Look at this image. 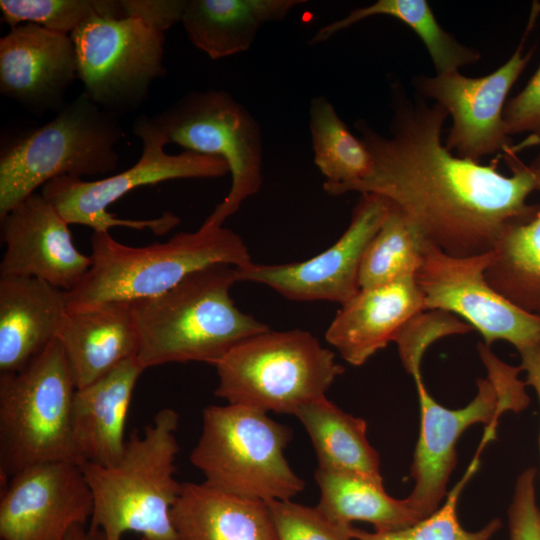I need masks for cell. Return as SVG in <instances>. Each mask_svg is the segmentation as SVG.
<instances>
[{"label": "cell", "instance_id": "obj_1", "mask_svg": "<svg viewBox=\"0 0 540 540\" xmlns=\"http://www.w3.org/2000/svg\"><path fill=\"white\" fill-rule=\"evenodd\" d=\"M390 100L389 135L365 120L354 124L373 169L352 192L386 198L449 255L493 251L505 227L533 210L527 199L540 191V178L512 146L504 151L510 176L497 163L483 165L449 151L442 141L447 111L417 93L410 97L399 80L390 82Z\"/></svg>", "mask_w": 540, "mask_h": 540}, {"label": "cell", "instance_id": "obj_2", "mask_svg": "<svg viewBox=\"0 0 540 540\" xmlns=\"http://www.w3.org/2000/svg\"><path fill=\"white\" fill-rule=\"evenodd\" d=\"M236 282V267L218 263L191 273L161 295L132 302L140 366L214 365L239 342L270 329L235 305L230 291Z\"/></svg>", "mask_w": 540, "mask_h": 540}, {"label": "cell", "instance_id": "obj_3", "mask_svg": "<svg viewBox=\"0 0 540 540\" xmlns=\"http://www.w3.org/2000/svg\"><path fill=\"white\" fill-rule=\"evenodd\" d=\"M179 415L158 411L143 432L134 430L113 465L81 464L93 499L91 525L106 540L132 531L149 540H178L171 511L182 484L175 479Z\"/></svg>", "mask_w": 540, "mask_h": 540}, {"label": "cell", "instance_id": "obj_4", "mask_svg": "<svg viewBox=\"0 0 540 540\" xmlns=\"http://www.w3.org/2000/svg\"><path fill=\"white\" fill-rule=\"evenodd\" d=\"M90 259L82 281L66 292L68 311L155 297L209 265L242 267L252 262L238 234L204 223L194 232H180L166 242L140 247L122 244L109 232H93Z\"/></svg>", "mask_w": 540, "mask_h": 540}, {"label": "cell", "instance_id": "obj_5", "mask_svg": "<svg viewBox=\"0 0 540 540\" xmlns=\"http://www.w3.org/2000/svg\"><path fill=\"white\" fill-rule=\"evenodd\" d=\"M122 135L118 116L83 92L49 122L6 143L0 153V217L55 178L114 171Z\"/></svg>", "mask_w": 540, "mask_h": 540}, {"label": "cell", "instance_id": "obj_6", "mask_svg": "<svg viewBox=\"0 0 540 540\" xmlns=\"http://www.w3.org/2000/svg\"><path fill=\"white\" fill-rule=\"evenodd\" d=\"M76 390L58 339L24 368L0 373L1 486L33 464H82L72 427Z\"/></svg>", "mask_w": 540, "mask_h": 540}, {"label": "cell", "instance_id": "obj_7", "mask_svg": "<svg viewBox=\"0 0 540 540\" xmlns=\"http://www.w3.org/2000/svg\"><path fill=\"white\" fill-rule=\"evenodd\" d=\"M215 366V395L230 404L294 415L326 396L344 367L335 353L300 329L253 335L236 344Z\"/></svg>", "mask_w": 540, "mask_h": 540}, {"label": "cell", "instance_id": "obj_8", "mask_svg": "<svg viewBox=\"0 0 540 540\" xmlns=\"http://www.w3.org/2000/svg\"><path fill=\"white\" fill-rule=\"evenodd\" d=\"M292 430L258 409L230 404L203 410L202 430L190 454L208 485L269 502L291 500L305 487L285 458Z\"/></svg>", "mask_w": 540, "mask_h": 540}, {"label": "cell", "instance_id": "obj_9", "mask_svg": "<svg viewBox=\"0 0 540 540\" xmlns=\"http://www.w3.org/2000/svg\"><path fill=\"white\" fill-rule=\"evenodd\" d=\"M478 353L486 376L477 380V393L466 406L450 409L429 394L421 374L414 376L420 406V430L411 465L414 485L406 497L420 520L430 516L447 495V484L457 462L456 445L472 425L497 427L508 411L521 412L530 397L519 379L520 366L509 365L492 353L484 342Z\"/></svg>", "mask_w": 540, "mask_h": 540}, {"label": "cell", "instance_id": "obj_10", "mask_svg": "<svg viewBox=\"0 0 540 540\" xmlns=\"http://www.w3.org/2000/svg\"><path fill=\"white\" fill-rule=\"evenodd\" d=\"M133 132L143 149L139 160L129 169L94 181L62 176L46 183L41 194L59 211L66 222L91 227L93 232H109L112 227L149 229L164 235L180 223L178 216L165 212L147 220L121 219L107 211L109 205L133 189L174 179L219 178L229 173L226 162L216 156L183 151L169 154L164 147L168 138L154 119L137 118Z\"/></svg>", "mask_w": 540, "mask_h": 540}, {"label": "cell", "instance_id": "obj_11", "mask_svg": "<svg viewBox=\"0 0 540 540\" xmlns=\"http://www.w3.org/2000/svg\"><path fill=\"white\" fill-rule=\"evenodd\" d=\"M167 135L185 151L223 159L231 175L230 189L203 222L223 226L263 182V141L259 123L229 92L191 91L153 116Z\"/></svg>", "mask_w": 540, "mask_h": 540}, {"label": "cell", "instance_id": "obj_12", "mask_svg": "<svg viewBox=\"0 0 540 540\" xmlns=\"http://www.w3.org/2000/svg\"><path fill=\"white\" fill-rule=\"evenodd\" d=\"M70 37L84 93L113 115L136 110L165 74V35L141 19L93 16Z\"/></svg>", "mask_w": 540, "mask_h": 540}, {"label": "cell", "instance_id": "obj_13", "mask_svg": "<svg viewBox=\"0 0 540 540\" xmlns=\"http://www.w3.org/2000/svg\"><path fill=\"white\" fill-rule=\"evenodd\" d=\"M492 251L456 257L426 242L414 277L426 310H442L467 322L490 346L504 340L519 352L540 343V316L523 311L486 280Z\"/></svg>", "mask_w": 540, "mask_h": 540}, {"label": "cell", "instance_id": "obj_14", "mask_svg": "<svg viewBox=\"0 0 540 540\" xmlns=\"http://www.w3.org/2000/svg\"><path fill=\"white\" fill-rule=\"evenodd\" d=\"M540 12L533 5L523 37L509 59L493 72L469 77L456 71L435 76L417 75L412 84L418 95L434 100L452 119L447 149L475 162L508 148L509 135L504 122L507 97L530 62L534 48L523 55L524 43Z\"/></svg>", "mask_w": 540, "mask_h": 540}, {"label": "cell", "instance_id": "obj_15", "mask_svg": "<svg viewBox=\"0 0 540 540\" xmlns=\"http://www.w3.org/2000/svg\"><path fill=\"white\" fill-rule=\"evenodd\" d=\"M391 210L377 194H361L350 223L339 239L316 256L285 264L250 262L236 267L238 281L264 284L295 301H330L340 305L359 291L365 250Z\"/></svg>", "mask_w": 540, "mask_h": 540}, {"label": "cell", "instance_id": "obj_16", "mask_svg": "<svg viewBox=\"0 0 540 540\" xmlns=\"http://www.w3.org/2000/svg\"><path fill=\"white\" fill-rule=\"evenodd\" d=\"M2 540H66L91 518L93 499L81 465L71 461L33 464L2 485Z\"/></svg>", "mask_w": 540, "mask_h": 540}, {"label": "cell", "instance_id": "obj_17", "mask_svg": "<svg viewBox=\"0 0 540 540\" xmlns=\"http://www.w3.org/2000/svg\"><path fill=\"white\" fill-rule=\"evenodd\" d=\"M6 245L0 277H30L71 291L91 259L73 243L69 224L41 193L28 196L0 217Z\"/></svg>", "mask_w": 540, "mask_h": 540}, {"label": "cell", "instance_id": "obj_18", "mask_svg": "<svg viewBox=\"0 0 540 540\" xmlns=\"http://www.w3.org/2000/svg\"><path fill=\"white\" fill-rule=\"evenodd\" d=\"M76 78V53L69 35L22 23L0 38V93L32 113L59 112Z\"/></svg>", "mask_w": 540, "mask_h": 540}, {"label": "cell", "instance_id": "obj_19", "mask_svg": "<svg viewBox=\"0 0 540 540\" xmlns=\"http://www.w3.org/2000/svg\"><path fill=\"white\" fill-rule=\"evenodd\" d=\"M423 295L414 275L360 289L329 325L325 337L353 366H361L385 348L405 323L424 311Z\"/></svg>", "mask_w": 540, "mask_h": 540}, {"label": "cell", "instance_id": "obj_20", "mask_svg": "<svg viewBox=\"0 0 540 540\" xmlns=\"http://www.w3.org/2000/svg\"><path fill=\"white\" fill-rule=\"evenodd\" d=\"M66 291L30 277H0V373L24 368L58 339Z\"/></svg>", "mask_w": 540, "mask_h": 540}, {"label": "cell", "instance_id": "obj_21", "mask_svg": "<svg viewBox=\"0 0 540 540\" xmlns=\"http://www.w3.org/2000/svg\"><path fill=\"white\" fill-rule=\"evenodd\" d=\"M77 389L137 357L139 335L132 302H106L68 311L58 336Z\"/></svg>", "mask_w": 540, "mask_h": 540}, {"label": "cell", "instance_id": "obj_22", "mask_svg": "<svg viewBox=\"0 0 540 540\" xmlns=\"http://www.w3.org/2000/svg\"><path fill=\"white\" fill-rule=\"evenodd\" d=\"M143 371L134 357L92 384L76 390L72 427L82 463L110 466L120 459L127 440L128 409Z\"/></svg>", "mask_w": 540, "mask_h": 540}, {"label": "cell", "instance_id": "obj_23", "mask_svg": "<svg viewBox=\"0 0 540 540\" xmlns=\"http://www.w3.org/2000/svg\"><path fill=\"white\" fill-rule=\"evenodd\" d=\"M171 518L178 540H278L266 502L205 482L182 484Z\"/></svg>", "mask_w": 540, "mask_h": 540}, {"label": "cell", "instance_id": "obj_24", "mask_svg": "<svg viewBox=\"0 0 540 540\" xmlns=\"http://www.w3.org/2000/svg\"><path fill=\"white\" fill-rule=\"evenodd\" d=\"M305 0H187L181 23L211 59L247 52L266 24L285 19Z\"/></svg>", "mask_w": 540, "mask_h": 540}, {"label": "cell", "instance_id": "obj_25", "mask_svg": "<svg viewBox=\"0 0 540 540\" xmlns=\"http://www.w3.org/2000/svg\"><path fill=\"white\" fill-rule=\"evenodd\" d=\"M294 416L311 439L318 467L383 482L379 455L368 441L365 420L346 413L326 396L301 406Z\"/></svg>", "mask_w": 540, "mask_h": 540}, {"label": "cell", "instance_id": "obj_26", "mask_svg": "<svg viewBox=\"0 0 540 540\" xmlns=\"http://www.w3.org/2000/svg\"><path fill=\"white\" fill-rule=\"evenodd\" d=\"M315 479L320 489L317 507L338 523L362 521L377 532H391L420 521L407 499L391 497L381 481L321 467Z\"/></svg>", "mask_w": 540, "mask_h": 540}, {"label": "cell", "instance_id": "obj_27", "mask_svg": "<svg viewBox=\"0 0 540 540\" xmlns=\"http://www.w3.org/2000/svg\"><path fill=\"white\" fill-rule=\"evenodd\" d=\"M485 278L512 304L540 316V202L527 216L505 227Z\"/></svg>", "mask_w": 540, "mask_h": 540}, {"label": "cell", "instance_id": "obj_28", "mask_svg": "<svg viewBox=\"0 0 540 540\" xmlns=\"http://www.w3.org/2000/svg\"><path fill=\"white\" fill-rule=\"evenodd\" d=\"M389 16L408 26L422 41L436 74H449L481 59L475 48L459 42L436 19L426 0H378L351 10L346 16L320 27L309 45L328 41L337 33L373 16Z\"/></svg>", "mask_w": 540, "mask_h": 540}, {"label": "cell", "instance_id": "obj_29", "mask_svg": "<svg viewBox=\"0 0 540 540\" xmlns=\"http://www.w3.org/2000/svg\"><path fill=\"white\" fill-rule=\"evenodd\" d=\"M309 130L314 164L325 178V192L333 196L352 192L370 175L373 157L369 149L326 96L310 100Z\"/></svg>", "mask_w": 540, "mask_h": 540}, {"label": "cell", "instance_id": "obj_30", "mask_svg": "<svg viewBox=\"0 0 540 540\" xmlns=\"http://www.w3.org/2000/svg\"><path fill=\"white\" fill-rule=\"evenodd\" d=\"M426 242L409 219L391 203L388 216L363 255L359 270L360 289L415 275Z\"/></svg>", "mask_w": 540, "mask_h": 540}, {"label": "cell", "instance_id": "obj_31", "mask_svg": "<svg viewBox=\"0 0 540 540\" xmlns=\"http://www.w3.org/2000/svg\"><path fill=\"white\" fill-rule=\"evenodd\" d=\"M0 9L11 28L34 23L69 36L93 16L124 18L121 0H0Z\"/></svg>", "mask_w": 540, "mask_h": 540}, {"label": "cell", "instance_id": "obj_32", "mask_svg": "<svg viewBox=\"0 0 540 540\" xmlns=\"http://www.w3.org/2000/svg\"><path fill=\"white\" fill-rule=\"evenodd\" d=\"M494 438L495 433L484 432L478 452L463 477L447 493L445 503L441 504L434 513L407 528L380 533L391 540H490L501 527V521L495 518L479 530L468 531L459 522L457 506L461 491L479 467L482 449Z\"/></svg>", "mask_w": 540, "mask_h": 540}, {"label": "cell", "instance_id": "obj_33", "mask_svg": "<svg viewBox=\"0 0 540 540\" xmlns=\"http://www.w3.org/2000/svg\"><path fill=\"white\" fill-rule=\"evenodd\" d=\"M474 329L452 313L424 310L413 316L394 338L404 369L413 377L421 374V362L428 347L438 339L466 334Z\"/></svg>", "mask_w": 540, "mask_h": 540}, {"label": "cell", "instance_id": "obj_34", "mask_svg": "<svg viewBox=\"0 0 540 540\" xmlns=\"http://www.w3.org/2000/svg\"><path fill=\"white\" fill-rule=\"evenodd\" d=\"M278 540H354L353 525L338 523L317 506L291 500L266 502Z\"/></svg>", "mask_w": 540, "mask_h": 540}, {"label": "cell", "instance_id": "obj_35", "mask_svg": "<svg viewBox=\"0 0 540 540\" xmlns=\"http://www.w3.org/2000/svg\"><path fill=\"white\" fill-rule=\"evenodd\" d=\"M537 471L533 467L518 476L508 508L509 540H540V504L536 498Z\"/></svg>", "mask_w": 540, "mask_h": 540}, {"label": "cell", "instance_id": "obj_36", "mask_svg": "<svg viewBox=\"0 0 540 540\" xmlns=\"http://www.w3.org/2000/svg\"><path fill=\"white\" fill-rule=\"evenodd\" d=\"M503 117L509 136L540 134V66L525 87L507 101Z\"/></svg>", "mask_w": 540, "mask_h": 540}, {"label": "cell", "instance_id": "obj_37", "mask_svg": "<svg viewBox=\"0 0 540 540\" xmlns=\"http://www.w3.org/2000/svg\"><path fill=\"white\" fill-rule=\"evenodd\" d=\"M187 0H121L124 17L141 19L165 33L181 22Z\"/></svg>", "mask_w": 540, "mask_h": 540}, {"label": "cell", "instance_id": "obj_38", "mask_svg": "<svg viewBox=\"0 0 540 540\" xmlns=\"http://www.w3.org/2000/svg\"><path fill=\"white\" fill-rule=\"evenodd\" d=\"M519 354L521 357L520 368L526 373L525 383L535 390L540 405V343L519 352Z\"/></svg>", "mask_w": 540, "mask_h": 540}, {"label": "cell", "instance_id": "obj_39", "mask_svg": "<svg viewBox=\"0 0 540 540\" xmlns=\"http://www.w3.org/2000/svg\"><path fill=\"white\" fill-rule=\"evenodd\" d=\"M66 540H106V537L100 529L92 525L89 528L77 525L70 531Z\"/></svg>", "mask_w": 540, "mask_h": 540}, {"label": "cell", "instance_id": "obj_40", "mask_svg": "<svg viewBox=\"0 0 540 540\" xmlns=\"http://www.w3.org/2000/svg\"><path fill=\"white\" fill-rule=\"evenodd\" d=\"M352 536L354 540H391L380 532H368L353 527Z\"/></svg>", "mask_w": 540, "mask_h": 540}, {"label": "cell", "instance_id": "obj_41", "mask_svg": "<svg viewBox=\"0 0 540 540\" xmlns=\"http://www.w3.org/2000/svg\"><path fill=\"white\" fill-rule=\"evenodd\" d=\"M531 138L533 139L531 140L533 144L540 146V134L532 135ZM528 166L540 178V149Z\"/></svg>", "mask_w": 540, "mask_h": 540}, {"label": "cell", "instance_id": "obj_42", "mask_svg": "<svg viewBox=\"0 0 540 540\" xmlns=\"http://www.w3.org/2000/svg\"><path fill=\"white\" fill-rule=\"evenodd\" d=\"M141 540H149V539H146V538H141Z\"/></svg>", "mask_w": 540, "mask_h": 540}]
</instances>
